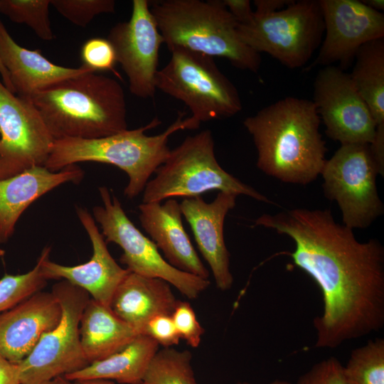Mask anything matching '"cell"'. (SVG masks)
<instances>
[{
	"label": "cell",
	"instance_id": "obj_1",
	"mask_svg": "<svg viewBox=\"0 0 384 384\" xmlns=\"http://www.w3.org/2000/svg\"><path fill=\"white\" fill-rule=\"evenodd\" d=\"M255 222L293 240V262L321 292L323 311L313 319L316 348H336L383 328L384 247L378 240L358 241L329 209H288Z\"/></svg>",
	"mask_w": 384,
	"mask_h": 384
},
{
	"label": "cell",
	"instance_id": "obj_2",
	"mask_svg": "<svg viewBox=\"0 0 384 384\" xmlns=\"http://www.w3.org/2000/svg\"><path fill=\"white\" fill-rule=\"evenodd\" d=\"M321 119L312 100L287 97L243 121L257 151V166L280 181L305 186L326 161Z\"/></svg>",
	"mask_w": 384,
	"mask_h": 384
},
{
	"label": "cell",
	"instance_id": "obj_3",
	"mask_svg": "<svg viewBox=\"0 0 384 384\" xmlns=\"http://www.w3.org/2000/svg\"><path fill=\"white\" fill-rule=\"evenodd\" d=\"M54 140L97 139L127 129L124 91L115 79L87 73L31 99Z\"/></svg>",
	"mask_w": 384,
	"mask_h": 384
},
{
	"label": "cell",
	"instance_id": "obj_4",
	"mask_svg": "<svg viewBox=\"0 0 384 384\" xmlns=\"http://www.w3.org/2000/svg\"><path fill=\"white\" fill-rule=\"evenodd\" d=\"M183 116L184 113L178 112L171 124L163 132L153 136L146 135L145 132L161 124L158 117L145 126L105 137L55 139L44 166L55 172L85 161L114 165L128 176L124 196L134 198L143 192L151 176L169 155L170 136L178 130L193 129L190 118Z\"/></svg>",
	"mask_w": 384,
	"mask_h": 384
},
{
	"label": "cell",
	"instance_id": "obj_5",
	"mask_svg": "<svg viewBox=\"0 0 384 384\" xmlns=\"http://www.w3.org/2000/svg\"><path fill=\"white\" fill-rule=\"evenodd\" d=\"M149 8L170 51L182 48L257 73L260 54L240 39L238 23L223 0H154Z\"/></svg>",
	"mask_w": 384,
	"mask_h": 384
},
{
	"label": "cell",
	"instance_id": "obj_6",
	"mask_svg": "<svg viewBox=\"0 0 384 384\" xmlns=\"http://www.w3.org/2000/svg\"><path fill=\"white\" fill-rule=\"evenodd\" d=\"M210 130L188 136L171 150L144 191L142 203L161 202L174 197L193 198L214 190L245 195L273 203L267 196L225 171L215 155Z\"/></svg>",
	"mask_w": 384,
	"mask_h": 384
},
{
	"label": "cell",
	"instance_id": "obj_7",
	"mask_svg": "<svg viewBox=\"0 0 384 384\" xmlns=\"http://www.w3.org/2000/svg\"><path fill=\"white\" fill-rule=\"evenodd\" d=\"M170 52L169 61L156 75V87L189 108L193 129L203 122L232 117L242 110L238 89L213 57L182 48Z\"/></svg>",
	"mask_w": 384,
	"mask_h": 384
},
{
	"label": "cell",
	"instance_id": "obj_8",
	"mask_svg": "<svg viewBox=\"0 0 384 384\" xmlns=\"http://www.w3.org/2000/svg\"><path fill=\"white\" fill-rule=\"evenodd\" d=\"M240 39L289 69L305 68L319 48L324 22L319 0H293L284 9L238 25Z\"/></svg>",
	"mask_w": 384,
	"mask_h": 384
},
{
	"label": "cell",
	"instance_id": "obj_9",
	"mask_svg": "<svg viewBox=\"0 0 384 384\" xmlns=\"http://www.w3.org/2000/svg\"><path fill=\"white\" fill-rule=\"evenodd\" d=\"M322 188L326 198L337 203L343 225L364 229L384 213L376 180L383 176L370 144H341L321 170Z\"/></svg>",
	"mask_w": 384,
	"mask_h": 384
},
{
	"label": "cell",
	"instance_id": "obj_10",
	"mask_svg": "<svg viewBox=\"0 0 384 384\" xmlns=\"http://www.w3.org/2000/svg\"><path fill=\"white\" fill-rule=\"evenodd\" d=\"M102 205L92 208V217L106 241L122 250L119 261L130 272L159 278L189 299H196L210 282L208 279L183 272L171 265L155 243L145 236L126 215L119 200L107 186L99 187Z\"/></svg>",
	"mask_w": 384,
	"mask_h": 384
},
{
	"label": "cell",
	"instance_id": "obj_11",
	"mask_svg": "<svg viewBox=\"0 0 384 384\" xmlns=\"http://www.w3.org/2000/svg\"><path fill=\"white\" fill-rule=\"evenodd\" d=\"M51 292L60 302L61 318L18 363L21 384H41L89 365L81 346L80 321L90 295L65 280L54 284Z\"/></svg>",
	"mask_w": 384,
	"mask_h": 384
},
{
	"label": "cell",
	"instance_id": "obj_12",
	"mask_svg": "<svg viewBox=\"0 0 384 384\" xmlns=\"http://www.w3.org/2000/svg\"><path fill=\"white\" fill-rule=\"evenodd\" d=\"M54 139L31 100L0 80V180L44 166Z\"/></svg>",
	"mask_w": 384,
	"mask_h": 384
},
{
	"label": "cell",
	"instance_id": "obj_13",
	"mask_svg": "<svg viewBox=\"0 0 384 384\" xmlns=\"http://www.w3.org/2000/svg\"><path fill=\"white\" fill-rule=\"evenodd\" d=\"M313 103L327 137L341 144H370L377 124L349 73L338 67H322L317 73Z\"/></svg>",
	"mask_w": 384,
	"mask_h": 384
},
{
	"label": "cell",
	"instance_id": "obj_14",
	"mask_svg": "<svg viewBox=\"0 0 384 384\" xmlns=\"http://www.w3.org/2000/svg\"><path fill=\"white\" fill-rule=\"evenodd\" d=\"M324 34L318 53L303 71L339 64L343 70L365 43L384 38V14L358 0H319Z\"/></svg>",
	"mask_w": 384,
	"mask_h": 384
},
{
	"label": "cell",
	"instance_id": "obj_15",
	"mask_svg": "<svg viewBox=\"0 0 384 384\" xmlns=\"http://www.w3.org/2000/svg\"><path fill=\"white\" fill-rule=\"evenodd\" d=\"M107 38L114 48L117 63L127 77L131 93L143 99L153 98L164 39L149 1L133 0L130 19L115 24Z\"/></svg>",
	"mask_w": 384,
	"mask_h": 384
},
{
	"label": "cell",
	"instance_id": "obj_16",
	"mask_svg": "<svg viewBox=\"0 0 384 384\" xmlns=\"http://www.w3.org/2000/svg\"><path fill=\"white\" fill-rule=\"evenodd\" d=\"M75 211L91 241L90 260L75 266L63 265L50 260V247H46L40 255L42 273L47 280L63 279L85 290L92 299L110 306L116 289L129 271L119 265L111 255L92 214L78 206Z\"/></svg>",
	"mask_w": 384,
	"mask_h": 384
},
{
	"label": "cell",
	"instance_id": "obj_17",
	"mask_svg": "<svg viewBox=\"0 0 384 384\" xmlns=\"http://www.w3.org/2000/svg\"><path fill=\"white\" fill-rule=\"evenodd\" d=\"M237 197L234 193L218 192L210 203L198 196L184 198L180 203L182 215L193 231L198 250L210 268L217 287L221 291L229 290L234 282L223 227L227 214L236 205Z\"/></svg>",
	"mask_w": 384,
	"mask_h": 384
},
{
	"label": "cell",
	"instance_id": "obj_18",
	"mask_svg": "<svg viewBox=\"0 0 384 384\" xmlns=\"http://www.w3.org/2000/svg\"><path fill=\"white\" fill-rule=\"evenodd\" d=\"M62 309L56 296L39 291L0 314V353L18 363L41 337L60 321Z\"/></svg>",
	"mask_w": 384,
	"mask_h": 384
},
{
	"label": "cell",
	"instance_id": "obj_19",
	"mask_svg": "<svg viewBox=\"0 0 384 384\" xmlns=\"http://www.w3.org/2000/svg\"><path fill=\"white\" fill-rule=\"evenodd\" d=\"M142 228L150 236L165 260L183 272L208 279L204 266L184 230L180 203L174 198L161 202L142 203L138 206Z\"/></svg>",
	"mask_w": 384,
	"mask_h": 384
},
{
	"label": "cell",
	"instance_id": "obj_20",
	"mask_svg": "<svg viewBox=\"0 0 384 384\" xmlns=\"http://www.w3.org/2000/svg\"><path fill=\"white\" fill-rule=\"evenodd\" d=\"M83 176L76 164L55 172L36 166L0 180V243L9 240L19 218L35 201L63 183H78Z\"/></svg>",
	"mask_w": 384,
	"mask_h": 384
},
{
	"label": "cell",
	"instance_id": "obj_21",
	"mask_svg": "<svg viewBox=\"0 0 384 384\" xmlns=\"http://www.w3.org/2000/svg\"><path fill=\"white\" fill-rule=\"evenodd\" d=\"M0 57L18 96L31 99L37 93L66 79L94 73L82 65L67 68L53 63L38 49L19 46L0 20Z\"/></svg>",
	"mask_w": 384,
	"mask_h": 384
},
{
	"label": "cell",
	"instance_id": "obj_22",
	"mask_svg": "<svg viewBox=\"0 0 384 384\" xmlns=\"http://www.w3.org/2000/svg\"><path fill=\"white\" fill-rule=\"evenodd\" d=\"M176 302L167 282L129 272L116 289L110 306L119 318L142 334L152 318L171 315Z\"/></svg>",
	"mask_w": 384,
	"mask_h": 384
},
{
	"label": "cell",
	"instance_id": "obj_23",
	"mask_svg": "<svg viewBox=\"0 0 384 384\" xmlns=\"http://www.w3.org/2000/svg\"><path fill=\"white\" fill-rule=\"evenodd\" d=\"M139 334L110 306L93 299L85 305L80 321V336L89 364L117 352Z\"/></svg>",
	"mask_w": 384,
	"mask_h": 384
},
{
	"label": "cell",
	"instance_id": "obj_24",
	"mask_svg": "<svg viewBox=\"0 0 384 384\" xmlns=\"http://www.w3.org/2000/svg\"><path fill=\"white\" fill-rule=\"evenodd\" d=\"M159 349V345L154 339L139 334L117 352L63 377L70 382L104 379L123 384H142L146 370Z\"/></svg>",
	"mask_w": 384,
	"mask_h": 384
},
{
	"label": "cell",
	"instance_id": "obj_25",
	"mask_svg": "<svg viewBox=\"0 0 384 384\" xmlns=\"http://www.w3.org/2000/svg\"><path fill=\"white\" fill-rule=\"evenodd\" d=\"M350 77L377 125L384 124V38L363 45Z\"/></svg>",
	"mask_w": 384,
	"mask_h": 384
},
{
	"label": "cell",
	"instance_id": "obj_26",
	"mask_svg": "<svg viewBox=\"0 0 384 384\" xmlns=\"http://www.w3.org/2000/svg\"><path fill=\"white\" fill-rule=\"evenodd\" d=\"M343 376L346 384H384V338L370 339L353 349Z\"/></svg>",
	"mask_w": 384,
	"mask_h": 384
},
{
	"label": "cell",
	"instance_id": "obj_27",
	"mask_svg": "<svg viewBox=\"0 0 384 384\" xmlns=\"http://www.w3.org/2000/svg\"><path fill=\"white\" fill-rule=\"evenodd\" d=\"M188 350L159 349L143 378L144 384H197Z\"/></svg>",
	"mask_w": 384,
	"mask_h": 384
},
{
	"label": "cell",
	"instance_id": "obj_28",
	"mask_svg": "<svg viewBox=\"0 0 384 384\" xmlns=\"http://www.w3.org/2000/svg\"><path fill=\"white\" fill-rule=\"evenodd\" d=\"M50 0H0V12L11 21L24 23L42 40L54 38L49 18Z\"/></svg>",
	"mask_w": 384,
	"mask_h": 384
},
{
	"label": "cell",
	"instance_id": "obj_29",
	"mask_svg": "<svg viewBox=\"0 0 384 384\" xmlns=\"http://www.w3.org/2000/svg\"><path fill=\"white\" fill-rule=\"evenodd\" d=\"M41 261L40 255L34 267L28 272L5 274L0 279V314L44 288L48 280L42 273Z\"/></svg>",
	"mask_w": 384,
	"mask_h": 384
},
{
	"label": "cell",
	"instance_id": "obj_30",
	"mask_svg": "<svg viewBox=\"0 0 384 384\" xmlns=\"http://www.w3.org/2000/svg\"><path fill=\"white\" fill-rule=\"evenodd\" d=\"M50 6L75 26L85 27L102 14L114 13V0H50Z\"/></svg>",
	"mask_w": 384,
	"mask_h": 384
},
{
	"label": "cell",
	"instance_id": "obj_31",
	"mask_svg": "<svg viewBox=\"0 0 384 384\" xmlns=\"http://www.w3.org/2000/svg\"><path fill=\"white\" fill-rule=\"evenodd\" d=\"M82 66L94 73L112 70L117 63L115 52L107 38L95 37L82 45L80 52Z\"/></svg>",
	"mask_w": 384,
	"mask_h": 384
},
{
	"label": "cell",
	"instance_id": "obj_32",
	"mask_svg": "<svg viewBox=\"0 0 384 384\" xmlns=\"http://www.w3.org/2000/svg\"><path fill=\"white\" fill-rule=\"evenodd\" d=\"M171 316L180 338L191 347H198L204 334V329L198 321L191 304L186 301L177 300Z\"/></svg>",
	"mask_w": 384,
	"mask_h": 384
},
{
	"label": "cell",
	"instance_id": "obj_33",
	"mask_svg": "<svg viewBox=\"0 0 384 384\" xmlns=\"http://www.w3.org/2000/svg\"><path fill=\"white\" fill-rule=\"evenodd\" d=\"M296 384H346L343 365L336 357H329L314 364Z\"/></svg>",
	"mask_w": 384,
	"mask_h": 384
},
{
	"label": "cell",
	"instance_id": "obj_34",
	"mask_svg": "<svg viewBox=\"0 0 384 384\" xmlns=\"http://www.w3.org/2000/svg\"><path fill=\"white\" fill-rule=\"evenodd\" d=\"M142 334L149 336L164 348L177 345L181 339L172 317L169 314H160L150 319Z\"/></svg>",
	"mask_w": 384,
	"mask_h": 384
},
{
	"label": "cell",
	"instance_id": "obj_35",
	"mask_svg": "<svg viewBox=\"0 0 384 384\" xmlns=\"http://www.w3.org/2000/svg\"><path fill=\"white\" fill-rule=\"evenodd\" d=\"M238 24H245L253 18L254 11L249 0H223Z\"/></svg>",
	"mask_w": 384,
	"mask_h": 384
},
{
	"label": "cell",
	"instance_id": "obj_36",
	"mask_svg": "<svg viewBox=\"0 0 384 384\" xmlns=\"http://www.w3.org/2000/svg\"><path fill=\"white\" fill-rule=\"evenodd\" d=\"M0 384H21L18 363L11 362L1 353Z\"/></svg>",
	"mask_w": 384,
	"mask_h": 384
},
{
	"label": "cell",
	"instance_id": "obj_37",
	"mask_svg": "<svg viewBox=\"0 0 384 384\" xmlns=\"http://www.w3.org/2000/svg\"><path fill=\"white\" fill-rule=\"evenodd\" d=\"M372 154L380 167L384 171V124L377 125L375 134L370 144Z\"/></svg>",
	"mask_w": 384,
	"mask_h": 384
},
{
	"label": "cell",
	"instance_id": "obj_38",
	"mask_svg": "<svg viewBox=\"0 0 384 384\" xmlns=\"http://www.w3.org/2000/svg\"><path fill=\"white\" fill-rule=\"evenodd\" d=\"M293 0H255L254 5L255 11L254 13L260 15H266L279 11L289 4Z\"/></svg>",
	"mask_w": 384,
	"mask_h": 384
},
{
	"label": "cell",
	"instance_id": "obj_39",
	"mask_svg": "<svg viewBox=\"0 0 384 384\" xmlns=\"http://www.w3.org/2000/svg\"><path fill=\"white\" fill-rule=\"evenodd\" d=\"M0 75L2 78V82L5 87L11 92L15 94L14 88L11 84L10 75L5 66L4 65L0 57Z\"/></svg>",
	"mask_w": 384,
	"mask_h": 384
},
{
	"label": "cell",
	"instance_id": "obj_40",
	"mask_svg": "<svg viewBox=\"0 0 384 384\" xmlns=\"http://www.w3.org/2000/svg\"><path fill=\"white\" fill-rule=\"evenodd\" d=\"M364 4L370 8L371 9L381 12L384 11V1L383 0H363L362 1Z\"/></svg>",
	"mask_w": 384,
	"mask_h": 384
},
{
	"label": "cell",
	"instance_id": "obj_41",
	"mask_svg": "<svg viewBox=\"0 0 384 384\" xmlns=\"http://www.w3.org/2000/svg\"><path fill=\"white\" fill-rule=\"evenodd\" d=\"M72 383L73 384H114L112 380L104 379L82 380Z\"/></svg>",
	"mask_w": 384,
	"mask_h": 384
},
{
	"label": "cell",
	"instance_id": "obj_42",
	"mask_svg": "<svg viewBox=\"0 0 384 384\" xmlns=\"http://www.w3.org/2000/svg\"><path fill=\"white\" fill-rule=\"evenodd\" d=\"M237 384H253L248 382H238ZM270 384H292L290 382L285 380L277 379L272 381Z\"/></svg>",
	"mask_w": 384,
	"mask_h": 384
},
{
	"label": "cell",
	"instance_id": "obj_43",
	"mask_svg": "<svg viewBox=\"0 0 384 384\" xmlns=\"http://www.w3.org/2000/svg\"><path fill=\"white\" fill-rule=\"evenodd\" d=\"M41 384H62L61 378L60 376L58 378H56L53 380L42 383Z\"/></svg>",
	"mask_w": 384,
	"mask_h": 384
},
{
	"label": "cell",
	"instance_id": "obj_44",
	"mask_svg": "<svg viewBox=\"0 0 384 384\" xmlns=\"http://www.w3.org/2000/svg\"><path fill=\"white\" fill-rule=\"evenodd\" d=\"M62 384H73L72 382L65 379L63 376H60Z\"/></svg>",
	"mask_w": 384,
	"mask_h": 384
},
{
	"label": "cell",
	"instance_id": "obj_45",
	"mask_svg": "<svg viewBox=\"0 0 384 384\" xmlns=\"http://www.w3.org/2000/svg\"><path fill=\"white\" fill-rule=\"evenodd\" d=\"M5 254V251L0 247V257H3Z\"/></svg>",
	"mask_w": 384,
	"mask_h": 384
}]
</instances>
